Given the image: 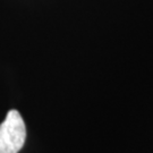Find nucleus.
Listing matches in <instances>:
<instances>
[{
	"mask_svg": "<svg viewBox=\"0 0 153 153\" xmlns=\"http://www.w3.org/2000/svg\"><path fill=\"white\" fill-rule=\"evenodd\" d=\"M26 138V127L17 110H9L0 124V153H18Z\"/></svg>",
	"mask_w": 153,
	"mask_h": 153,
	"instance_id": "f257e3e1",
	"label": "nucleus"
}]
</instances>
